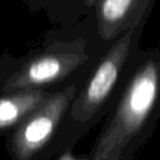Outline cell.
Segmentation results:
<instances>
[{
	"mask_svg": "<svg viewBox=\"0 0 160 160\" xmlns=\"http://www.w3.org/2000/svg\"><path fill=\"white\" fill-rule=\"evenodd\" d=\"M151 11L144 14L114 40L89 69L82 79L56 136L61 150L72 149L109 112L122 81L126 66L140 40Z\"/></svg>",
	"mask_w": 160,
	"mask_h": 160,
	"instance_id": "cell-2",
	"label": "cell"
},
{
	"mask_svg": "<svg viewBox=\"0 0 160 160\" xmlns=\"http://www.w3.org/2000/svg\"><path fill=\"white\" fill-rule=\"evenodd\" d=\"M158 0H89L88 12L78 22L106 49L144 14L152 11Z\"/></svg>",
	"mask_w": 160,
	"mask_h": 160,
	"instance_id": "cell-5",
	"label": "cell"
},
{
	"mask_svg": "<svg viewBox=\"0 0 160 160\" xmlns=\"http://www.w3.org/2000/svg\"><path fill=\"white\" fill-rule=\"evenodd\" d=\"M160 122V49L139 48L94 139L91 160H134Z\"/></svg>",
	"mask_w": 160,
	"mask_h": 160,
	"instance_id": "cell-1",
	"label": "cell"
},
{
	"mask_svg": "<svg viewBox=\"0 0 160 160\" xmlns=\"http://www.w3.org/2000/svg\"><path fill=\"white\" fill-rule=\"evenodd\" d=\"M52 92L45 88L22 89L6 92L0 98V131L20 124L38 109Z\"/></svg>",
	"mask_w": 160,
	"mask_h": 160,
	"instance_id": "cell-6",
	"label": "cell"
},
{
	"mask_svg": "<svg viewBox=\"0 0 160 160\" xmlns=\"http://www.w3.org/2000/svg\"><path fill=\"white\" fill-rule=\"evenodd\" d=\"M72 149H66V150H62V152L60 154V156L58 158V160H91L90 158L85 159V158H78L72 154L71 151Z\"/></svg>",
	"mask_w": 160,
	"mask_h": 160,
	"instance_id": "cell-8",
	"label": "cell"
},
{
	"mask_svg": "<svg viewBox=\"0 0 160 160\" xmlns=\"http://www.w3.org/2000/svg\"><path fill=\"white\" fill-rule=\"evenodd\" d=\"M81 81L82 76L75 78L61 90L52 92L45 102L16 125L10 138V149L15 160H35L55 141Z\"/></svg>",
	"mask_w": 160,
	"mask_h": 160,
	"instance_id": "cell-4",
	"label": "cell"
},
{
	"mask_svg": "<svg viewBox=\"0 0 160 160\" xmlns=\"http://www.w3.org/2000/svg\"><path fill=\"white\" fill-rule=\"evenodd\" d=\"M68 14L70 21H79L81 16H85L88 12V4L89 0H65Z\"/></svg>",
	"mask_w": 160,
	"mask_h": 160,
	"instance_id": "cell-7",
	"label": "cell"
},
{
	"mask_svg": "<svg viewBox=\"0 0 160 160\" xmlns=\"http://www.w3.org/2000/svg\"><path fill=\"white\" fill-rule=\"evenodd\" d=\"M76 28L79 32L75 36L55 40L29 56L6 79L2 91L45 88L72 76H81L84 70H89L105 49L78 25Z\"/></svg>",
	"mask_w": 160,
	"mask_h": 160,
	"instance_id": "cell-3",
	"label": "cell"
}]
</instances>
